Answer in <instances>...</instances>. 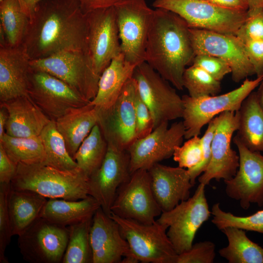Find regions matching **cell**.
<instances>
[{
	"mask_svg": "<svg viewBox=\"0 0 263 263\" xmlns=\"http://www.w3.org/2000/svg\"><path fill=\"white\" fill-rule=\"evenodd\" d=\"M29 21L18 0H4L0 3V30L7 45L16 47L22 44Z\"/></svg>",
	"mask_w": 263,
	"mask_h": 263,
	"instance_id": "obj_34",
	"label": "cell"
},
{
	"mask_svg": "<svg viewBox=\"0 0 263 263\" xmlns=\"http://www.w3.org/2000/svg\"><path fill=\"white\" fill-rule=\"evenodd\" d=\"M30 61L22 44L0 46V102L28 95Z\"/></svg>",
	"mask_w": 263,
	"mask_h": 263,
	"instance_id": "obj_23",
	"label": "cell"
},
{
	"mask_svg": "<svg viewBox=\"0 0 263 263\" xmlns=\"http://www.w3.org/2000/svg\"><path fill=\"white\" fill-rule=\"evenodd\" d=\"M108 144L98 124L82 142L75 157L78 167L89 178L100 167L107 152Z\"/></svg>",
	"mask_w": 263,
	"mask_h": 263,
	"instance_id": "obj_32",
	"label": "cell"
},
{
	"mask_svg": "<svg viewBox=\"0 0 263 263\" xmlns=\"http://www.w3.org/2000/svg\"><path fill=\"white\" fill-rule=\"evenodd\" d=\"M195 56H212L225 61L231 69L233 81L239 82L255 74L247 56L244 43L236 35L189 28Z\"/></svg>",
	"mask_w": 263,
	"mask_h": 263,
	"instance_id": "obj_13",
	"label": "cell"
},
{
	"mask_svg": "<svg viewBox=\"0 0 263 263\" xmlns=\"http://www.w3.org/2000/svg\"><path fill=\"white\" fill-rule=\"evenodd\" d=\"M162 211L153 194L148 170L138 169L118 189L111 213L144 224H151ZM111 214V213H110Z\"/></svg>",
	"mask_w": 263,
	"mask_h": 263,
	"instance_id": "obj_12",
	"label": "cell"
},
{
	"mask_svg": "<svg viewBox=\"0 0 263 263\" xmlns=\"http://www.w3.org/2000/svg\"><path fill=\"white\" fill-rule=\"evenodd\" d=\"M131 175L128 151L108 144L101 165L88 180L89 195L98 201L107 215H110L111 207L118 189L128 180Z\"/></svg>",
	"mask_w": 263,
	"mask_h": 263,
	"instance_id": "obj_20",
	"label": "cell"
},
{
	"mask_svg": "<svg viewBox=\"0 0 263 263\" xmlns=\"http://www.w3.org/2000/svg\"><path fill=\"white\" fill-rule=\"evenodd\" d=\"M0 144L17 165H35L45 162L46 153L39 136L17 137L5 132L0 138Z\"/></svg>",
	"mask_w": 263,
	"mask_h": 263,
	"instance_id": "obj_31",
	"label": "cell"
},
{
	"mask_svg": "<svg viewBox=\"0 0 263 263\" xmlns=\"http://www.w3.org/2000/svg\"><path fill=\"white\" fill-rule=\"evenodd\" d=\"M110 216L118 224L131 254L139 262L174 263L177 254L167 235L166 225L157 220L151 224H144L112 213Z\"/></svg>",
	"mask_w": 263,
	"mask_h": 263,
	"instance_id": "obj_7",
	"label": "cell"
},
{
	"mask_svg": "<svg viewBox=\"0 0 263 263\" xmlns=\"http://www.w3.org/2000/svg\"><path fill=\"white\" fill-rule=\"evenodd\" d=\"M93 263H121L131 254L117 223L101 207L93 216L90 232Z\"/></svg>",
	"mask_w": 263,
	"mask_h": 263,
	"instance_id": "obj_21",
	"label": "cell"
},
{
	"mask_svg": "<svg viewBox=\"0 0 263 263\" xmlns=\"http://www.w3.org/2000/svg\"><path fill=\"white\" fill-rule=\"evenodd\" d=\"M195 56L187 22L170 11L155 8L145 62L176 89L182 90L184 73Z\"/></svg>",
	"mask_w": 263,
	"mask_h": 263,
	"instance_id": "obj_2",
	"label": "cell"
},
{
	"mask_svg": "<svg viewBox=\"0 0 263 263\" xmlns=\"http://www.w3.org/2000/svg\"><path fill=\"white\" fill-rule=\"evenodd\" d=\"M138 89L132 77L126 83L114 103L106 110L98 109V125L108 144L127 150L136 139L135 99Z\"/></svg>",
	"mask_w": 263,
	"mask_h": 263,
	"instance_id": "obj_18",
	"label": "cell"
},
{
	"mask_svg": "<svg viewBox=\"0 0 263 263\" xmlns=\"http://www.w3.org/2000/svg\"><path fill=\"white\" fill-rule=\"evenodd\" d=\"M0 138L5 133V128L6 125L8 114L6 110L0 107Z\"/></svg>",
	"mask_w": 263,
	"mask_h": 263,
	"instance_id": "obj_50",
	"label": "cell"
},
{
	"mask_svg": "<svg viewBox=\"0 0 263 263\" xmlns=\"http://www.w3.org/2000/svg\"><path fill=\"white\" fill-rule=\"evenodd\" d=\"M259 86L257 91L256 92V95L259 105L263 110V80Z\"/></svg>",
	"mask_w": 263,
	"mask_h": 263,
	"instance_id": "obj_52",
	"label": "cell"
},
{
	"mask_svg": "<svg viewBox=\"0 0 263 263\" xmlns=\"http://www.w3.org/2000/svg\"><path fill=\"white\" fill-rule=\"evenodd\" d=\"M236 36L244 43L251 40L263 39V9H248L246 18Z\"/></svg>",
	"mask_w": 263,
	"mask_h": 263,
	"instance_id": "obj_41",
	"label": "cell"
},
{
	"mask_svg": "<svg viewBox=\"0 0 263 263\" xmlns=\"http://www.w3.org/2000/svg\"><path fill=\"white\" fill-rule=\"evenodd\" d=\"M28 94L39 109L55 121L71 109L90 102L60 79L31 67Z\"/></svg>",
	"mask_w": 263,
	"mask_h": 263,
	"instance_id": "obj_14",
	"label": "cell"
},
{
	"mask_svg": "<svg viewBox=\"0 0 263 263\" xmlns=\"http://www.w3.org/2000/svg\"><path fill=\"white\" fill-rule=\"evenodd\" d=\"M84 13L102 8L114 6L124 0H76Z\"/></svg>",
	"mask_w": 263,
	"mask_h": 263,
	"instance_id": "obj_47",
	"label": "cell"
},
{
	"mask_svg": "<svg viewBox=\"0 0 263 263\" xmlns=\"http://www.w3.org/2000/svg\"><path fill=\"white\" fill-rule=\"evenodd\" d=\"M39 136L46 156L44 164L64 170L78 168L69 154L65 140L56 129L55 120L49 122Z\"/></svg>",
	"mask_w": 263,
	"mask_h": 263,
	"instance_id": "obj_33",
	"label": "cell"
},
{
	"mask_svg": "<svg viewBox=\"0 0 263 263\" xmlns=\"http://www.w3.org/2000/svg\"><path fill=\"white\" fill-rule=\"evenodd\" d=\"M114 6L121 53L136 66L145 61L146 48L154 9L145 0H124Z\"/></svg>",
	"mask_w": 263,
	"mask_h": 263,
	"instance_id": "obj_9",
	"label": "cell"
},
{
	"mask_svg": "<svg viewBox=\"0 0 263 263\" xmlns=\"http://www.w3.org/2000/svg\"><path fill=\"white\" fill-rule=\"evenodd\" d=\"M100 207L98 201L91 195L77 201L49 199L40 217L68 227L93 218Z\"/></svg>",
	"mask_w": 263,
	"mask_h": 263,
	"instance_id": "obj_27",
	"label": "cell"
},
{
	"mask_svg": "<svg viewBox=\"0 0 263 263\" xmlns=\"http://www.w3.org/2000/svg\"><path fill=\"white\" fill-rule=\"evenodd\" d=\"M68 227L38 217L18 235V246L23 259L32 263H60L67 247Z\"/></svg>",
	"mask_w": 263,
	"mask_h": 263,
	"instance_id": "obj_11",
	"label": "cell"
},
{
	"mask_svg": "<svg viewBox=\"0 0 263 263\" xmlns=\"http://www.w3.org/2000/svg\"><path fill=\"white\" fill-rule=\"evenodd\" d=\"M219 7L242 11H247L248 6L244 0H206Z\"/></svg>",
	"mask_w": 263,
	"mask_h": 263,
	"instance_id": "obj_48",
	"label": "cell"
},
{
	"mask_svg": "<svg viewBox=\"0 0 263 263\" xmlns=\"http://www.w3.org/2000/svg\"><path fill=\"white\" fill-rule=\"evenodd\" d=\"M132 77L141 98L150 111L153 129L164 122L182 117V97L146 62L136 66Z\"/></svg>",
	"mask_w": 263,
	"mask_h": 263,
	"instance_id": "obj_10",
	"label": "cell"
},
{
	"mask_svg": "<svg viewBox=\"0 0 263 263\" xmlns=\"http://www.w3.org/2000/svg\"><path fill=\"white\" fill-rule=\"evenodd\" d=\"M217 117V124L211 146L209 163L198 181L205 186L212 179L228 180L233 177L239 166V155L231 147L233 133L239 126L238 111L224 112Z\"/></svg>",
	"mask_w": 263,
	"mask_h": 263,
	"instance_id": "obj_19",
	"label": "cell"
},
{
	"mask_svg": "<svg viewBox=\"0 0 263 263\" xmlns=\"http://www.w3.org/2000/svg\"><path fill=\"white\" fill-rule=\"evenodd\" d=\"M22 11L29 19L32 17L37 4L43 0H18Z\"/></svg>",
	"mask_w": 263,
	"mask_h": 263,
	"instance_id": "obj_49",
	"label": "cell"
},
{
	"mask_svg": "<svg viewBox=\"0 0 263 263\" xmlns=\"http://www.w3.org/2000/svg\"><path fill=\"white\" fill-rule=\"evenodd\" d=\"M263 80V75L253 80L246 78L238 88L221 95L199 98L182 96L185 139L199 136L202 128L220 113L239 110L244 100Z\"/></svg>",
	"mask_w": 263,
	"mask_h": 263,
	"instance_id": "obj_5",
	"label": "cell"
},
{
	"mask_svg": "<svg viewBox=\"0 0 263 263\" xmlns=\"http://www.w3.org/2000/svg\"><path fill=\"white\" fill-rule=\"evenodd\" d=\"M85 14L88 53L94 71L100 76L112 60L121 53L116 13L112 6Z\"/></svg>",
	"mask_w": 263,
	"mask_h": 263,
	"instance_id": "obj_16",
	"label": "cell"
},
{
	"mask_svg": "<svg viewBox=\"0 0 263 263\" xmlns=\"http://www.w3.org/2000/svg\"><path fill=\"white\" fill-rule=\"evenodd\" d=\"M99 119L98 109L89 103L71 109L55 120L56 129L63 136L68 153L74 160L79 147L98 123Z\"/></svg>",
	"mask_w": 263,
	"mask_h": 263,
	"instance_id": "obj_25",
	"label": "cell"
},
{
	"mask_svg": "<svg viewBox=\"0 0 263 263\" xmlns=\"http://www.w3.org/2000/svg\"><path fill=\"white\" fill-rule=\"evenodd\" d=\"M7 111L8 119L5 132L11 136H38L51 120L29 95L0 102Z\"/></svg>",
	"mask_w": 263,
	"mask_h": 263,
	"instance_id": "obj_24",
	"label": "cell"
},
{
	"mask_svg": "<svg viewBox=\"0 0 263 263\" xmlns=\"http://www.w3.org/2000/svg\"><path fill=\"white\" fill-rule=\"evenodd\" d=\"M153 6L177 14L189 28L234 35L247 12L219 7L206 0H154Z\"/></svg>",
	"mask_w": 263,
	"mask_h": 263,
	"instance_id": "obj_4",
	"label": "cell"
},
{
	"mask_svg": "<svg viewBox=\"0 0 263 263\" xmlns=\"http://www.w3.org/2000/svg\"><path fill=\"white\" fill-rule=\"evenodd\" d=\"M22 45L31 60L66 51L88 52L86 14L76 0H43L29 19Z\"/></svg>",
	"mask_w": 263,
	"mask_h": 263,
	"instance_id": "obj_1",
	"label": "cell"
},
{
	"mask_svg": "<svg viewBox=\"0 0 263 263\" xmlns=\"http://www.w3.org/2000/svg\"><path fill=\"white\" fill-rule=\"evenodd\" d=\"M47 200L31 190L10 188L7 204L12 236H18L40 216Z\"/></svg>",
	"mask_w": 263,
	"mask_h": 263,
	"instance_id": "obj_28",
	"label": "cell"
},
{
	"mask_svg": "<svg viewBox=\"0 0 263 263\" xmlns=\"http://www.w3.org/2000/svg\"><path fill=\"white\" fill-rule=\"evenodd\" d=\"M172 156L179 167L187 169L194 168L203 157L201 138L194 136L187 139L183 145L175 148Z\"/></svg>",
	"mask_w": 263,
	"mask_h": 263,
	"instance_id": "obj_38",
	"label": "cell"
},
{
	"mask_svg": "<svg viewBox=\"0 0 263 263\" xmlns=\"http://www.w3.org/2000/svg\"><path fill=\"white\" fill-rule=\"evenodd\" d=\"M88 180L79 168L64 170L44 164H19L10 187L31 190L48 199L77 201L89 195Z\"/></svg>",
	"mask_w": 263,
	"mask_h": 263,
	"instance_id": "obj_3",
	"label": "cell"
},
{
	"mask_svg": "<svg viewBox=\"0 0 263 263\" xmlns=\"http://www.w3.org/2000/svg\"><path fill=\"white\" fill-rule=\"evenodd\" d=\"M168 123H161L148 135L135 139L129 146L127 150L131 173L141 169L148 170L170 158L175 148L182 145L185 134L183 121L174 122L169 127Z\"/></svg>",
	"mask_w": 263,
	"mask_h": 263,
	"instance_id": "obj_15",
	"label": "cell"
},
{
	"mask_svg": "<svg viewBox=\"0 0 263 263\" xmlns=\"http://www.w3.org/2000/svg\"><path fill=\"white\" fill-rule=\"evenodd\" d=\"M136 67L122 53L115 56L100 75L96 94L90 104L101 110L111 107L132 77Z\"/></svg>",
	"mask_w": 263,
	"mask_h": 263,
	"instance_id": "obj_26",
	"label": "cell"
},
{
	"mask_svg": "<svg viewBox=\"0 0 263 263\" xmlns=\"http://www.w3.org/2000/svg\"><path fill=\"white\" fill-rule=\"evenodd\" d=\"M92 219L68 226L69 239L62 263H93L90 239Z\"/></svg>",
	"mask_w": 263,
	"mask_h": 263,
	"instance_id": "obj_35",
	"label": "cell"
},
{
	"mask_svg": "<svg viewBox=\"0 0 263 263\" xmlns=\"http://www.w3.org/2000/svg\"><path fill=\"white\" fill-rule=\"evenodd\" d=\"M17 169V165L9 158L0 144V183L10 184Z\"/></svg>",
	"mask_w": 263,
	"mask_h": 263,
	"instance_id": "obj_46",
	"label": "cell"
},
{
	"mask_svg": "<svg viewBox=\"0 0 263 263\" xmlns=\"http://www.w3.org/2000/svg\"><path fill=\"white\" fill-rule=\"evenodd\" d=\"M233 141L239 155V166L235 176L224 181L225 191L230 198L238 201L247 209L251 204L263 206V154L250 150L236 135Z\"/></svg>",
	"mask_w": 263,
	"mask_h": 263,
	"instance_id": "obj_17",
	"label": "cell"
},
{
	"mask_svg": "<svg viewBox=\"0 0 263 263\" xmlns=\"http://www.w3.org/2000/svg\"><path fill=\"white\" fill-rule=\"evenodd\" d=\"M4 0H0V3L2 2Z\"/></svg>",
	"mask_w": 263,
	"mask_h": 263,
	"instance_id": "obj_53",
	"label": "cell"
},
{
	"mask_svg": "<svg viewBox=\"0 0 263 263\" xmlns=\"http://www.w3.org/2000/svg\"><path fill=\"white\" fill-rule=\"evenodd\" d=\"M148 170L153 194L162 212L189 198L190 189L194 185L187 169L158 163Z\"/></svg>",
	"mask_w": 263,
	"mask_h": 263,
	"instance_id": "obj_22",
	"label": "cell"
},
{
	"mask_svg": "<svg viewBox=\"0 0 263 263\" xmlns=\"http://www.w3.org/2000/svg\"><path fill=\"white\" fill-rule=\"evenodd\" d=\"M215 256V244L205 241L197 243L188 251L177 254L174 263H212Z\"/></svg>",
	"mask_w": 263,
	"mask_h": 263,
	"instance_id": "obj_40",
	"label": "cell"
},
{
	"mask_svg": "<svg viewBox=\"0 0 263 263\" xmlns=\"http://www.w3.org/2000/svg\"><path fill=\"white\" fill-rule=\"evenodd\" d=\"M248 6V9L255 8L263 9V0H244Z\"/></svg>",
	"mask_w": 263,
	"mask_h": 263,
	"instance_id": "obj_51",
	"label": "cell"
},
{
	"mask_svg": "<svg viewBox=\"0 0 263 263\" xmlns=\"http://www.w3.org/2000/svg\"><path fill=\"white\" fill-rule=\"evenodd\" d=\"M245 51L257 76L263 75V39L251 40L244 43Z\"/></svg>",
	"mask_w": 263,
	"mask_h": 263,
	"instance_id": "obj_45",
	"label": "cell"
},
{
	"mask_svg": "<svg viewBox=\"0 0 263 263\" xmlns=\"http://www.w3.org/2000/svg\"><path fill=\"white\" fill-rule=\"evenodd\" d=\"M228 244L220 249L219 255L229 263H263V248L251 241L245 230L234 227L221 230Z\"/></svg>",
	"mask_w": 263,
	"mask_h": 263,
	"instance_id": "obj_30",
	"label": "cell"
},
{
	"mask_svg": "<svg viewBox=\"0 0 263 263\" xmlns=\"http://www.w3.org/2000/svg\"><path fill=\"white\" fill-rule=\"evenodd\" d=\"M183 84L189 95L193 98L216 95L221 90L220 81L193 65L186 69L183 76Z\"/></svg>",
	"mask_w": 263,
	"mask_h": 263,
	"instance_id": "obj_37",
	"label": "cell"
},
{
	"mask_svg": "<svg viewBox=\"0 0 263 263\" xmlns=\"http://www.w3.org/2000/svg\"><path fill=\"white\" fill-rule=\"evenodd\" d=\"M205 186L200 183L191 197L162 212L157 220L168 227L167 235L177 254L191 248L197 231L211 216Z\"/></svg>",
	"mask_w": 263,
	"mask_h": 263,
	"instance_id": "obj_8",
	"label": "cell"
},
{
	"mask_svg": "<svg viewBox=\"0 0 263 263\" xmlns=\"http://www.w3.org/2000/svg\"><path fill=\"white\" fill-rule=\"evenodd\" d=\"M32 69L46 72L64 81L88 101L95 96L100 76L94 71L89 53L63 51L31 60Z\"/></svg>",
	"mask_w": 263,
	"mask_h": 263,
	"instance_id": "obj_6",
	"label": "cell"
},
{
	"mask_svg": "<svg viewBox=\"0 0 263 263\" xmlns=\"http://www.w3.org/2000/svg\"><path fill=\"white\" fill-rule=\"evenodd\" d=\"M136 139L144 137L153 129V123L150 111L141 98L138 91L135 99Z\"/></svg>",
	"mask_w": 263,
	"mask_h": 263,
	"instance_id": "obj_44",
	"label": "cell"
},
{
	"mask_svg": "<svg viewBox=\"0 0 263 263\" xmlns=\"http://www.w3.org/2000/svg\"><path fill=\"white\" fill-rule=\"evenodd\" d=\"M211 212V222L220 230L226 227H234L263 234V209L249 216H239L224 211L217 203L213 205Z\"/></svg>",
	"mask_w": 263,
	"mask_h": 263,
	"instance_id": "obj_36",
	"label": "cell"
},
{
	"mask_svg": "<svg viewBox=\"0 0 263 263\" xmlns=\"http://www.w3.org/2000/svg\"><path fill=\"white\" fill-rule=\"evenodd\" d=\"M239 126L236 135L250 150L263 152V110L256 92H252L238 110Z\"/></svg>",
	"mask_w": 263,
	"mask_h": 263,
	"instance_id": "obj_29",
	"label": "cell"
},
{
	"mask_svg": "<svg viewBox=\"0 0 263 263\" xmlns=\"http://www.w3.org/2000/svg\"><path fill=\"white\" fill-rule=\"evenodd\" d=\"M217 124V116L208 123L207 128L201 138L203 147V157L201 161L194 168L188 169L190 177L191 183L194 185L196 179L207 168L211 158V146Z\"/></svg>",
	"mask_w": 263,
	"mask_h": 263,
	"instance_id": "obj_42",
	"label": "cell"
},
{
	"mask_svg": "<svg viewBox=\"0 0 263 263\" xmlns=\"http://www.w3.org/2000/svg\"><path fill=\"white\" fill-rule=\"evenodd\" d=\"M191 65L201 68L219 81L222 80L225 75L231 73V68L225 61L210 55H196Z\"/></svg>",
	"mask_w": 263,
	"mask_h": 263,
	"instance_id": "obj_43",
	"label": "cell"
},
{
	"mask_svg": "<svg viewBox=\"0 0 263 263\" xmlns=\"http://www.w3.org/2000/svg\"><path fill=\"white\" fill-rule=\"evenodd\" d=\"M10 184L0 183V263H8L5 256L7 246L12 236L8 212L7 197L10 190Z\"/></svg>",
	"mask_w": 263,
	"mask_h": 263,
	"instance_id": "obj_39",
	"label": "cell"
}]
</instances>
